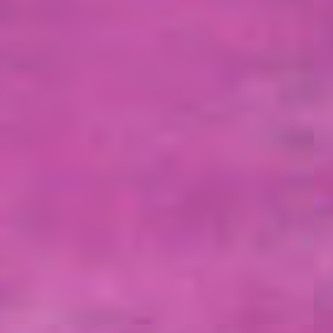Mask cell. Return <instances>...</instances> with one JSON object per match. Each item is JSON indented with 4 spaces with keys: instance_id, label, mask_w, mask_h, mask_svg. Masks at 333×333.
I'll return each instance as SVG.
<instances>
[{
    "instance_id": "1",
    "label": "cell",
    "mask_w": 333,
    "mask_h": 333,
    "mask_svg": "<svg viewBox=\"0 0 333 333\" xmlns=\"http://www.w3.org/2000/svg\"><path fill=\"white\" fill-rule=\"evenodd\" d=\"M287 142L295 145H308L313 141L312 133L308 132H291L284 136Z\"/></svg>"
}]
</instances>
